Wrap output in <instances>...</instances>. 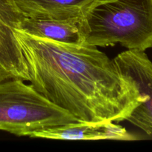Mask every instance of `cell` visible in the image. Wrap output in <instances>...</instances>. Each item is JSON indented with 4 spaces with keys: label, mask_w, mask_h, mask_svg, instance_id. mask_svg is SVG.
<instances>
[{
    "label": "cell",
    "mask_w": 152,
    "mask_h": 152,
    "mask_svg": "<svg viewBox=\"0 0 152 152\" xmlns=\"http://www.w3.org/2000/svg\"><path fill=\"white\" fill-rule=\"evenodd\" d=\"M33 87L79 121L127 120L141 102L135 83L96 46L16 31Z\"/></svg>",
    "instance_id": "6da1fadb"
},
{
    "label": "cell",
    "mask_w": 152,
    "mask_h": 152,
    "mask_svg": "<svg viewBox=\"0 0 152 152\" xmlns=\"http://www.w3.org/2000/svg\"><path fill=\"white\" fill-rule=\"evenodd\" d=\"M79 23L83 44L152 48V0H98Z\"/></svg>",
    "instance_id": "7a4b0ae2"
},
{
    "label": "cell",
    "mask_w": 152,
    "mask_h": 152,
    "mask_svg": "<svg viewBox=\"0 0 152 152\" xmlns=\"http://www.w3.org/2000/svg\"><path fill=\"white\" fill-rule=\"evenodd\" d=\"M79 121L19 79L0 82V131L18 137Z\"/></svg>",
    "instance_id": "3957f363"
},
{
    "label": "cell",
    "mask_w": 152,
    "mask_h": 152,
    "mask_svg": "<svg viewBox=\"0 0 152 152\" xmlns=\"http://www.w3.org/2000/svg\"><path fill=\"white\" fill-rule=\"evenodd\" d=\"M122 74L134 81L141 102L127 121L152 137V62L145 51L128 50L113 59Z\"/></svg>",
    "instance_id": "277c9868"
},
{
    "label": "cell",
    "mask_w": 152,
    "mask_h": 152,
    "mask_svg": "<svg viewBox=\"0 0 152 152\" xmlns=\"http://www.w3.org/2000/svg\"><path fill=\"white\" fill-rule=\"evenodd\" d=\"M24 17L14 0H0V82L10 79L30 81L26 62L16 37Z\"/></svg>",
    "instance_id": "5b68a950"
},
{
    "label": "cell",
    "mask_w": 152,
    "mask_h": 152,
    "mask_svg": "<svg viewBox=\"0 0 152 152\" xmlns=\"http://www.w3.org/2000/svg\"><path fill=\"white\" fill-rule=\"evenodd\" d=\"M28 137L61 140H136L137 137L112 121H77L33 132Z\"/></svg>",
    "instance_id": "8992f818"
},
{
    "label": "cell",
    "mask_w": 152,
    "mask_h": 152,
    "mask_svg": "<svg viewBox=\"0 0 152 152\" xmlns=\"http://www.w3.org/2000/svg\"><path fill=\"white\" fill-rule=\"evenodd\" d=\"M98 0H14L25 17L81 20Z\"/></svg>",
    "instance_id": "52a82bcc"
},
{
    "label": "cell",
    "mask_w": 152,
    "mask_h": 152,
    "mask_svg": "<svg viewBox=\"0 0 152 152\" xmlns=\"http://www.w3.org/2000/svg\"><path fill=\"white\" fill-rule=\"evenodd\" d=\"M80 21L24 17L19 30L38 38L80 45L83 43V39Z\"/></svg>",
    "instance_id": "ba28073f"
}]
</instances>
